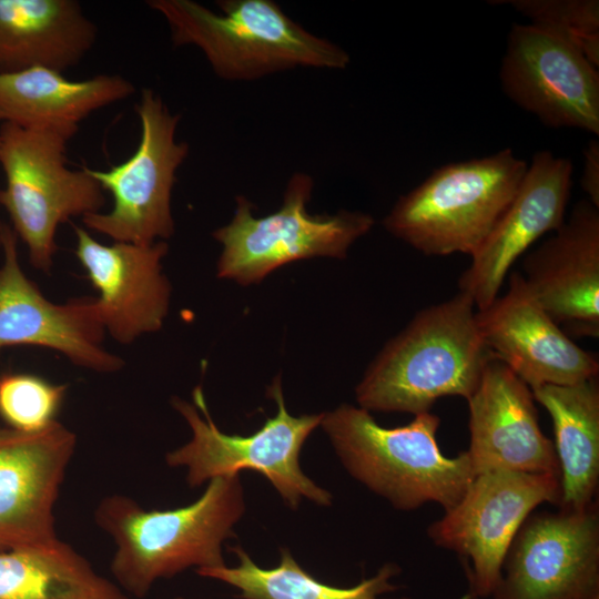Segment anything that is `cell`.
I'll return each instance as SVG.
<instances>
[{
	"mask_svg": "<svg viewBox=\"0 0 599 599\" xmlns=\"http://www.w3.org/2000/svg\"><path fill=\"white\" fill-rule=\"evenodd\" d=\"M193 502L145 510L123 495L104 497L94 519L115 544L111 572L116 585L145 597L155 581L185 569L224 566L223 544L245 511L240 475L219 476Z\"/></svg>",
	"mask_w": 599,
	"mask_h": 599,
	"instance_id": "obj_1",
	"label": "cell"
},
{
	"mask_svg": "<svg viewBox=\"0 0 599 599\" xmlns=\"http://www.w3.org/2000/svg\"><path fill=\"white\" fill-rule=\"evenodd\" d=\"M473 300L458 292L420 309L376 355L355 388L368 412H430L441 397L475 392L491 355Z\"/></svg>",
	"mask_w": 599,
	"mask_h": 599,
	"instance_id": "obj_2",
	"label": "cell"
},
{
	"mask_svg": "<svg viewBox=\"0 0 599 599\" xmlns=\"http://www.w3.org/2000/svg\"><path fill=\"white\" fill-rule=\"evenodd\" d=\"M174 47L195 45L226 81H253L296 68L344 70L349 54L306 30L273 0H219V12L192 0H151Z\"/></svg>",
	"mask_w": 599,
	"mask_h": 599,
	"instance_id": "obj_3",
	"label": "cell"
},
{
	"mask_svg": "<svg viewBox=\"0 0 599 599\" xmlns=\"http://www.w3.org/2000/svg\"><path fill=\"white\" fill-rule=\"evenodd\" d=\"M440 419L430 412L404 426H380L370 412L343 404L324 413L321 426L346 470L400 510L436 502L445 511L476 477L466 451L445 456L436 435Z\"/></svg>",
	"mask_w": 599,
	"mask_h": 599,
	"instance_id": "obj_4",
	"label": "cell"
},
{
	"mask_svg": "<svg viewBox=\"0 0 599 599\" xmlns=\"http://www.w3.org/2000/svg\"><path fill=\"white\" fill-rule=\"evenodd\" d=\"M527 167L510 149L443 165L397 200L384 227L425 255L471 256L512 201Z\"/></svg>",
	"mask_w": 599,
	"mask_h": 599,
	"instance_id": "obj_5",
	"label": "cell"
},
{
	"mask_svg": "<svg viewBox=\"0 0 599 599\" xmlns=\"http://www.w3.org/2000/svg\"><path fill=\"white\" fill-rule=\"evenodd\" d=\"M267 394L275 400L277 413L246 436L225 434L217 428L200 386L193 390V404L173 397L172 405L187 423L191 439L167 453L166 464L184 467L186 481L193 488L219 476L253 470L267 478L291 508H297L303 498L329 506L331 493L308 478L300 465L302 447L321 426L323 414L291 415L280 377L274 379Z\"/></svg>",
	"mask_w": 599,
	"mask_h": 599,
	"instance_id": "obj_6",
	"label": "cell"
},
{
	"mask_svg": "<svg viewBox=\"0 0 599 599\" xmlns=\"http://www.w3.org/2000/svg\"><path fill=\"white\" fill-rule=\"evenodd\" d=\"M68 140L11 123L0 128V164L6 186L0 205L28 248L33 267L50 273L60 224L73 216L101 212L104 190L83 165H67Z\"/></svg>",
	"mask_w": 599,
	"mask_h": 599,
	"instance_id": "obj_7",
	"label": "cell"
},
{
	"mask_svg": "<svg viewBox=\"0 0 599 599\" xmlns=\"http://www.w3.org/2000/svg\"><path fill=\"white\" fill-rule=\"evenodd\" d=\"M314 181L304 172L288 180L282 205L265 216H254L252 203L235 200L232 220L213 232L222 245L217 276L241 285L261 282L288 263L312 258H344L349 247L374 226V217L358 211L312 215L307 211Z\"/></svg>",
	"mask_w": 599,
	"mask_h": 599,
	"instance_id": "obj_8",
	"label": "cell"
},
{
	"mask_svg": "<svg viewBox=\"0 0 599 599\" xmlns=\"http://www.w3.org/2000/svg\"><path fill=\"white\" fill-rule=\"evenodd\" d=\"M135 110L141 138L131 158L106 171L87 166L111 193L113 206L109 212L88 214L82 222L113 242L148 245L174 234L171 196L189 144L175 140L180 114H173L153 90H142Z\"/></svg>",
	"mask_w": 599,
	"mask_h": 599,
	"instance_id": "obj_9",
	"label": "cell"
},
{
	"mask_svg": "<svg viewBox=\"0 0 599 599\" xmlns=\"http://www.w3.org/2000/svg\"><path fill=\"white\" fill-rule=\"evenodd\" d=\"M560 477L490 471L477 475L461 499L433 521L427 536L466 559L468 597L493 596L519 528L542 502L559 505Z\"/></svg>",
	"mask_w": 599,
	"mask_h": 599,
	"instance_id": "obj_10",
	"label": "cell"
},
{
	"mask_svg": "<svg viewBox=\"0 0 599 599\" xmlns=\"http://www.w3.org/2000/svg\"><path fill=\"white\" fill-rule=\"evenodd\" d=\"M494 599H599V512H532L505 557Z\"/></svg>",
	"mask_w": 599,
	"mask_h": 599,
	"instance_id": "obj_11",
	"label": "cell"
},
{
	"mask_svg": "<svg viewBox=\"0 0 599 599\" xmlns=\"http://www.w3.org/2000/svg\"><path fill=\"white\" fill-rule=\"evenodd\" d=\"M500 80L505 93L546 125L599 134V73L573 43L515 23Z\"/></svg>",
	"mask_w": 599,
	"mask_h": 599,
	"instance_id": "obj_12",
	"label": "cell"
},
{
	"mask_svg": "<svg viewBox=\"0 0 599 599\" xmlns=\"http://www.w3.org/2000/svg\"><path fill=\"white\" fill-rule=\"evenodd\" d=\"M3 261L0 266V349L38 346L61 353L72 364L98 373H113L123 359L104 346L105 329L94 297L49 301L23 272L18 236L0 223Z\"/></svg>",
	"mask_w": 599,
	"mask_h": 599,
	"instance_id": "obj_13",
	"label": "cell"
},
{
	"mask_svg": "<svg viewBox=\"0 0 599 599\" xmlns=\"http://www.w3.org/2000/svg\"><path fill=\"white\" fill-rule=\"evenodd\" d=\"M75 446L58 420L32 433L0 427V551L58 538L53 508Z\"/></svg>",
	"mask_w": 599,
	"mask_h": 599,
	"instance_id": "obj_14",
	"label": "cell"
},
{
	"mask_svg": "<svg viewBox=\"0 0 599 599\" xmlns=\"http://www.w3.org/2000/svg\"><path fill=\"white\" fill-rule=\"evenodd\" d=\"M476 321L488 351L530 389L598 377V358L544 311L518 272L510 274L506 294L476 312Z\"/></svg>",
	"mask_w": 599,
	"mask_h": 599,
	"instance_id": "obj_15",
	"label": "cell"
},
{
	"mask_svg": "<svg viewBox=\"0 0 599 599\" xmlns=\"http://www.w3.org/2000/svg\"><path fill=\"white\" fill-rule=\"evenodd\" d=\"M467 403L466 453L476 476L515 471L560 477L554 444L539 427L531 389L494 354Z\"/></svg>",
	"mask_w": 599,
	"mask_h": 599,
	"instance_id": "obj_16",
	"label": "cell"
},
{
	"mask_svg": "<svg viewBox=\"0 0 599 599\" xmlns=\"http://www.w3.org/2000/svg\"><path fill=\"white\" fill-rule=\"evenodd\" d=\"M73 230L74 253L98 292L94 301L105 332L120 344H132L159 331L171 297L170 282L162 272L166 242L103 244L80 226L73 225Z\"/></svg>",
	"mask_w": 599,
	"mask_h": 599,
	"instance_id": "obj_17",
	"label": "cell"
},
{
	"mask_svg": "<svg viewBox=\"0 0 599 599\" xmlns=\"http://www.w3.org/2000/svg\"><path fill=\"white\" fill-rule=\"evenodd\" d=\"M571 175L569 159L549 151L534 155L512 201L459 277V292L467 294L478 311L495 301L518 257L564 223Z\"/></svg>",
	"mask_w": 599,
	"mask_h": 599,
	"instance_id": "obj_18",
	"label": "cell"
},
{
	"mask_svg": "<svg viewBox=\"0 0 599 599\" xmlns=\"http://www.w3.org/2000/svg\"><path fill=\"white\" fill-rule=\"evenodd\" d=\"M537 303L570 337L599 336V207L580 200L522 263Z\"/></svg>",
	"mask_w": 599,
	"mask_h": 599,
	"instance_id": "obj_19",
	"label": "cell"
},
{
	"mask_svg": "<svg viewBox=\"0 0 599 599\" xmlns=\"http://www.w3.org/2000/svg\"><path fill=\"white\" fill-rule=\"evenodd\" d=\"M133 92V84L118 74L72 81L45 68L0 73V121L69 141L91 113Z\"/></svg>",
	"mask_w": 599,
	"mask_h": 599,
	"instance_id": "obj_20",
	"label": "cell"
},
{
	"mask_svg": "<svg viewBox=\"0 0 599 599\" xmlns=\"http://www.w3.org/2000/svg\"><path fill=\"white\" fill-rule=\"evenodd\" d=\"M74 0H0V73L75 67L97 40Z\"/></svg>",
	"mask_w": 599,
	"mask_h": 599,
	"instance_id": "obj_21",
	"label": "cell"
},
{
	"mask_svg": "<svg viewBox=\"0 0 599 599\" xmlns=\"http://www.w3.org/2000/svg\"><path fill=\"white\" fill-rule=\"evenodd\" d=\"M534 399L551 417L560 470L559 509L580 511L595 502L599 481V383L541 385Z\"/></svg>",
	"mask_w": 599,
	"mask_h": 599,
	"instance_id": "obj_22",
	"label": "cell"
},
{
	"mask_svg": "<svg viewBox=\"0 0 599 599\" xmlns=\"http://www.w3.org/2000/svg\"><path fill=\"white\" fill-rule=\"evenodd\" d=\"M0 599H129L70 545L55 538L0 551Z\"/></svg>",
	"mask_w": 599,
	"mask_h": 599,
	"instance_id": "obj_23",
	"label": "cell"
},
{
	"mask_svg": "<svg viewBox=\"0 0 599 599\" xmlns=\"http://www.w3.org/2000/svg\"><path fill=\"white\" fill-rule=\"evenodd\" d=\"M238 558L235 567L199 569L206 578L225 582L240 590L244 599H408L384 598L396 590L394 578L399 567L388 562L370 578L343 588L324 583L302 568L287 549L281 550L280 562L273 568H262L240 546L232 547Z\"/></svg>",
	"mask_w": 599,
	"mask_h": 599,
	"instance_id": "obj_24",
	"label": "cell"
},
{
	"mask_svg": "<svg viewBox=\"0 0 599 599\" xmlns=\"http://www.w3.org/2000/svg\"><path fill=\"white\" fill-rule=\"evenodd\" d=\"M68 386L28 373L0 375V418L7 427L26 433L57 422Z\"/></svg>",
	"mask_w": 599,
	"mask_h": 599,
	"instance_id": "obj_25",
	"label": "cell"
},
{
	"mask_svg": "<svg viewBox=\"0 0 599 599\" xmlns=\"http://www.w3.org/2000/svg\"><path fill=\"white\" fill-rule=\"evenodd\" d=\"M531 24L577 45L586 59L599 65L598 0H508Z\"/></svg>",
	"mask_w": 599,
	"mask_h": 599,
	"instance_id": "obj_26",
	"label": "cell"
},
{
	"mask_svg": "<svg viewBox=\"0 0 599 599\" xmlns=\"http://www.w3.org/2000/svg\"><path fill=\"white\" fill-rule=\"evenodd\" d=\"M580 184L588 195L587 200L599 207V143L597 140H591L585 150Z\"/></svg>",
	"mask_w": 599,
	"mask_h": 599,
	"instance_id": "obj_27",
	"label": "cell"
},
{
	"mask_svg": "<svg viewBox=\"0 0 599 599\" xmlns=\"http://www.w3.org/2000/svg\"><path fill=\"white\" fill-rule=\"evenodd\" d=\"M463 599H474L471 597H468L467 595Z\"/></svg>",
	"mask_w": 599,
	"mask_h": 599,
	"instance_id": "obj_28",
	"label": "cell"
},
{
	"mask_svg": "<svg viewBox=\"0 0 599 599\" xmlns=\"http://www.w3.org/2000/svg\"><path fill=\"white\" fill-rule=\"evenodd\" d=\"M175 599H185V598H182V597H177V598H175Z\"/></svg>",
	"mask_w": 599,
	"mask_h": 599,
	"instance_id": "obj_29",
	"label": "cell"
},
{
	"mask_svg": "<svg viewBox=\"0 0 599 599\" xmlns=\"http://www.w3.org/2000/svg\"><path fill=\"white\" fill-rule=\"evenodd\" d=\"M0 245H1V235H0Z\"/></svg>",
	"mask_w": 599,
	"mask_h": 599,
	"instance_id": "obj_30",
	"label": "cell"
}]
</instances>
